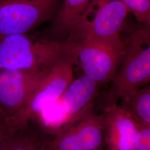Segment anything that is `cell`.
Returning <instances> with one entry per match:
<instances>
[{
  "instance_id": "cell-7",
  "label": "cell",
  "mask_w": 150,
  "mask_h": 150,
  "mask_svg": "<svg viewBox=\"0 0 150 150\" xmlns=\"http://www.w3.org/2000/svg\"><path fill=\"white\" fill-rule=\"evenodd\" d=\"M48 70H0V118L6 123L20 118Z\"/></svg>"
},
{
  "instance_id": "cell-11",
  "label": "cell",
  "mask_w": 150,
  "mask_h": 150,
  "mask_svg": "<svg viewBox=\"0 0 150 150\" xmlns=\"http://www.w3.org/2000/svg\"><path fill=\"white\" fill-rule=\"evenodd\" d=\"M52 136L33 121L6 125L0 150H46Z\"/></svg>"
},
{
  "instance_id": "cell-1",
  "label": "cell",
  "mask_w": 150,
  "mask_h": 150,
  "mask_svg": "<svg viewBox=\"0 0 150 150\" xmlns=\"http://www.w3.org/2000/svg\"><path fill=\"white\" fill-rule=\"evenodd\" d=\"M64 41L33 39L27 34L0 39V70H47L69 50Z\"/></svg>"
},
{
  "instance_id": "cell-12",
  "label": "cell",
  "mask_w": 150,
  "mask_h": 150,
  "mask_svg": "<svg viewBox=\"0 0 150 150\" xmlns=\"http://www.w3.org/2000/svg\"><path fill=\"white\" fill-rule=\"evenodd\" d=\"M96 0H61L45 38L64 41L74 32L86 12Z\"/></svg>"
},
{
  "instance_id": "cell-4",
  "label": "cell",
  "mask_w": 150,
  "mask_h": 150,
  "mask_svg": "<svg viewBox=\"0 0 150 150\" xmlns=\"http://www.w3.org/2000/svg\"><path fill=\"white\" fill-rule=\"evenodd\" d=\"M61 0H0V39L52 20Z\"/></svg>"
},
{
  "instance_id": "cell-17",
  "label": "cell",
  "mask_w": 150,
  "mask_h": 150,
  "mask_svg": "<svg viewBox=\"0 0 150 150\" xmlns=\"http://www.w3.org/2000/svg\"><path fill=\"white\" fill-rule=\"evenodd\" d=\"M5 125V122L1 118H0V145L1 143V140H2V136H3V134L4 132Z\"/></svg>"
},
{
  "instance_id": "cell-13",
  "label": "cell",
  "mask_w": 150,
  "mask_h": 150,
  "mask_svg": "<svg viewBox=\"0 0 150 150\" xmlns=\"http://www.w3.org/2000/svg\"><path fill=\"white\" fill-rule=\"evenodd\" d=\"M122 100L137 121L150 125V83L132 91Z\"/></svg>"
},
{
  "instance_id": "cell-15",
  "label": "cell",
  "mask_w": 150,
  "mask_h": 150,
  "mask_svg": "<svg viewBox=\"0 0 150 150\" xmlns=\"http://www.w3.org/2000/svg\"><path fill=\"white\" fill-rule=\"evenodd\" d=\"M137 126L134 150H150V125L137 121Z\"/></svg>"
},
{
  "instance_id": "cell-16",
  "label": "cell",
  "mask_w": 150,
  "mask_h": 150,
  "mask_svg": "<svg viewBox=\"0 0 150 150\" xmlns=\"http://www.w3.org/2000/svg\"><path fill=\"white\" fill-rule=\"evenodd\" d=\"M142 27L141 28L144 31H145L147 35L150 36V13L146 18V21L144 23H142Z\"/></svg>"
},
{
  "instance_id": "cell-9",
  "label": "cell",
  "mask_w": 150,
  "mask_h": 150,
  "mask_svg": "<svg viewBox=\"0 0 150 150\" xmlns=\"http://www.w3.org/2000/svg\"><path fill=\"white\" fill-rule=\"evenodd\" d=\"M102 116L103 143L109 150H134L137 121L124 105L111 101Z\"/></svg>"
},
{
  "instance_id": "cell-18",
  "label": "cell",
  "mask_w": 150,
  "mask_h": 150,
  "mask_svg": "<svg viewBox=\"0 0 150 150\" xmlns=\"http://www.w3.org/2000/svg\"><path fill=\"white\" fill-rule=\"evenodd\" d=\"M46 150H50V149H48V147H47V149H46Z\"/></svg>"
},
{
  "instance_id": "cell-8",
  "label": "cell",
  "mask_w": 150,
  "mask_h": 150,
  "mask_svg": "<svg viewBox=\"0 0 150 150\" xmlns=\"http://www.w3.org/2000/svg\"><path fill=\"white\" fill-rule=\"evenodd\" d=\"M103 144L102 116L92 109L52 137L48 148L51 150H102Z\"/></svg>"
},
{
  "instance_id": "cell-10",
  "label": "cell",
  "mask_w": 150,
  "mask_h": 150,
  "mask_svg": "<svg viewBox=\"0 0 150 150\" xmlns=\"http://www.w3.org/2000/svg\"><path fill=\"white\" fill-rule=\"evenodd\" d=\"M98 85L96 81L83 74L74 79L59 97L71 125L93 109Z\"/></svg>"
},
{
  "instance_id": "cell-3",
  "label": "cell",
  "mask_w": 150,
  "mask_h": 150,
  "mask_svg": "<svg viewBox=\"0 0 150 150\" xmlns=\"http://www.w3.org/2000/svg\"><path fill=\"white\" fill-rule=\"evenodd\" d=\"M71 41L77 64L80 65L84 75L99 85L112 81L125 52V41L120 36L109 39L85 38Z\"/></svg>"
},
{
  "instance_id": "cell-2",
  "label": "cell",
  "mask_w": 150,
  "mask_h": 150,
  "mask_svg": "<svg viewBox=\"0 0 150 150\" xmlns=\"http://www.w3.org/2000/svg\"><path fill=\"white\" fill-rule=\"evenodd\" d=\"M124 41L123 59L111 82L112 101L150 83V36L141 28Z\"/></svg>"
},
{
  "instance_id": "cell-14",
  "label": "cell",
  "mask_w": 150,
  "mask_h": 150,
  "mask_svg": "<svg viewBox=\"0 0 150 150\" xmlns=\"http://www.w3.org/2000/svg\"><path fill=\"white\" fill-rule=\"evenodd\" d=\"M137 21L145 22L150 13V0H122Z\"/></svg>"
},
{
  "instance_id": "cell-5",
  "label": "cell",
  "mask_w": 150,
  "mask_h": 150,
  "mask_svg": "<svg viewBox=\"0 0 150 150\" xmlns=\"http://www.w3.org/2000/svg\"><path fill=\"white\" fill-rule=\"evenodd\" d=\"M77 64L74 46L64 56L50 67L30 97L20 118L13 124L31 121L44 107L56 101L64 93L74 79V67Z\"/></svg>"
},
{
  "instance_id": "cell-6",
  "label": "cell",
  "mask_w": 150,
  "mask_h": 150,
  "mask_svg": "<svg viewBox=\"0 0 150 150\" xmlns=\"http://www.w3.org/2000/svg\"><path fill=\"white\" fill-rule=\"evenodd\" d=\"M129 12L122 0H96L67 38L109 39L120 36Z\"/></svg>"
}]
</instances>
